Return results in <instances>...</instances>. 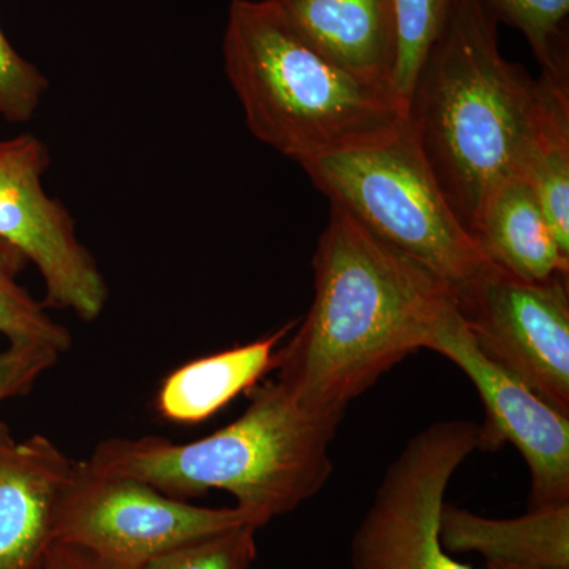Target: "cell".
<instances>
[{
    "label": "cell",
    "mask_w": 569,
    "mask_h": 569,
    "mask_svg": "<svg viewBox=\"0 0 569 569\" xmlns=\"http://www.w3.org/2000/svg\"><path fill=\"white\" fill-rule=\"evenodd\" d=\"M309 312L276 351V381L299 406L347 411L458 313L456 288L331 206L312 260Z\"/></svg>",
    "instance_id": "cell-1"
},
{
    "label": "cell",
    "mask_w": 569,
    "mask_h": 569,
    "mask_svg": "<svg viewBox=\"0 0 569 569\" xmlns=\"http://www.w3.org/2000/svg\"><path fill=\"white\" fill-rule=\"evenodd\" d=\"M498 22L456 0L407 100L408 129L468 231L512 176L529 137L538 81L503 58Z\"/></svg>",
    "instance_id": "cell-2"
},
{
    "label": "cell",
    "mask_w": 569,
    "mask_h": 569,
    "mask_svg": "<svg viewBox=\"0 0 569 569\" xmlns=\"http://www.w3.org/2000/svg\"><path fill=\"white\" fill-rule=\"evenodd\" d=\"M247 397L244 413L211 436L189 443L110 438L86 462L176 500L223 490L261 529L325 488L335 471L331 445L346 411L309 410L276 380L260 381Z\"/></svg>",
    "instance_id": "cell-3"
},
{
    "label": "cell",
    "mask_w": 569,
    "mask_h": 569,
    "mask_svg": "<svg viewBox=\"0 0 569 569\" xmlns=\"http://www.w3.org/2000/svg\"><path fill=\"white\" fill-rule=\"evenodd\" d=\"M223 67L247 127L299 167L366 148L407 122V104L309 43L272 0H233Z\"/></svg>",
    "instance_id": "cell-4"
},
{
    "label": "cell",
    "mask_w": 569,
    "mask_h": 569,
    "mask_svg": "<svg viewBox=\"0 0 569 569\" xmlns=\"http://www.w3.org/2000/svg\"><path fill=\"white\" fill-rule=\"evenodd\" d=\"M301 168L331 206L452 287L492 264L452 211L407 122L376 144Z\"/></svg>",
    "instance_id": "cell-5"
},
{
    "label": "cell",
    "mask_w": 569,
    "mask_h": 569,
    "mask_svg": "<svg viewBox=\"0 0 569 569\" xmlns=\"http://www.w3.org/2000/svg\"><path fill=\"white\" fill-rule=\"evenodd\" d=\"M481 445V426L445 419L415 433L389 463L350 542L351 569H473L440 538L456 471Z\"/></svg>",
    "instance_id": "cell-6"
},
{
    "label": "cell",
    "mask_w": 569,
    "mask_h": 569,
    "mask_svg": "<svg viewBox=\"0 0 569 569\" xmlns=\"http://www.w3.org/2000/svg\"><path fill=\"white\" fill-rule=\"evenodd\" d=\"M253 526L241 508L194 507L130 477L74 462L54 520V541L73 546L108 569H144L179 546Z\"/></svg>",
    "instance_id": "cell-7"
},
{
    "label": "cell",
    "mask_w": 569,
    "mask_h": 569,
    "mask_svg": "<svg viewBox=\"0 0 569 569\" xmlns=\"http://www.w3.org/2000/svg\"><path fill=\"white\" fill-rule=\"evenodd\" d=\"M456 296L478 350L569 417V276L535 282L492 263Z\"/></svg>",
    "instance_id": "cell-8"
},
{
    "label": "cell",
    "mask_w": 569,
    "mask_h": 569,
    "mask_svg": "<svg viewBox=\"0 0 569 569\" xmlns=\"http://www.w3.org/2000/svg\"><path fill=\"white\" fill-rule=\"evenodd\" d=\"M50 164V149L36 134L0 137V239L39 269L47 309L93 321L102 316L110 290L69 209L44 190Z\"/></svg>",
    "instance_id": "cell-9"
},
{
    "label": "cell",
    "mask_w": 569,
    "mask_h": 569,
    "mask_svg": "<svg viewBox=\"0 0 569 569\" xmlns=\"http://www.w3.org/2000/svg\"><path fill=\"white\" fill-rule=\"evenodd\" d=\"M429 351L466 373L481 397V451L512 445L530 470L529 511L569 505V417L511 373L489 361L458 313L438 331Z\"/></svg>",
    "instance_id": "cell-10"
},
{
    "label": "cell",
    "mask_w": 569,
    "mask_h": 569,
    "mask_svg": "<svg viewBox=\"0 0 569 569\" xmlns=\"http://www.w3.org/2000/svg\"><path fill=\"white\" fill-rule=\"evenodd\" d=\"M73 468L50 438L17 440L0 421V569H43Z\"/></svg>",
    "instance_id": "cell-11"
},
{
    "label": "cell",
    "mask_w": 569,
    "mask_h": 569,
    "mask_svg": "<svg viewBox=\"0 0 569 569\" xmlns=\"http://www.w3.org/2000/svg\"><path fill=\"white\" fill-rule=\"evenodd\" d=\"M296 31L370 84L392 91L391 0H272Z\"/></svg>",
    "instance_id": "cell-12"
},
{
    "label": "cell",
    "mask_w": 569,
    "mask_h": 569,
    "mask_svg": "<svg viewBox=\"0 0 569 569\" xmlns=\"http://www.w3.org/2000/svg\"><path fill=\"white\" fill-rule=\"evenodd\" d=\"M471 234L486 257L509 274L535 282L569 276V253L522 176H512L490 194Z\"/></svg>",
    "instance_id": "cell-13"
},
{
    "label": "cell",
    "mask_w": 569,
    "mask_h": 569,
    "mask_svg": "<svg viewBox=\"0 0 569 569\" xmlns=\"http://www.w3.org/2000/svg\"><path fill=\"white\" fill-rule=\"evenodd\" d=\"M290 321L263 339L194 359L173 370L156 396V410L174 425H200L247 395L276 367V351L293 331Z\"/></svg>",
    "instance_id": "cell-14"
},
{
    "label": "cell",
    "mask_w": 569,
    "mask_h": 569,
    "mask_svg": "<svg viewBox=\"0 0 569 569\" xmlns=\"http://www.w3.org/2000/svg\"><path fill=\"white\" fill-rule=\"evenodd\" d=\"M440 538L449 553H478L493 563L569 569V505L493 519L445 503Z\"/></svg>",
    "instance_id": "cell-15"
},
{
    "label": "cell",
    "mask_w": 569,
    "mask_h": 569,
    "mask_svg": "<svg viewBox=\"0 0 569 569\" xmlns=\"http://www.w3.org/2000/svg\"><path fill=\"white\" fill-rule=\"evenodd\" d=\"M537 107L519 162L545 209L561 249L569 253V77L542 73Z\"/></svg>",
    "instance_id": "cell-16"
},
{
    "label": "cell",
    "mask_w": 569,
    "mask_h": 569,
    "mask_svg": "<svg viewBox=\"0 0 569 569\" xmlns=\"http://www.w3.org/2000/svg\"><path fill=\"white\" fill-rule=\"evenodd\" d=\"M28 264L20 249L0 239V336L9 346L44 347L67 353L71 347L69 329L52 320L43 302L20 283Z\"/></svg>",
    "instance_id": "cell-17"
},
{
    "label": "cell",
    "mask_w": 569,
    "mask_h": 569,
    "mask_svg": "<svg viewBox=\"0 0 569 569\" xmlns=\"http://www.w3.org/2000/svg\"><path fill=\"white\" fill-rule=\"evenodd\" d=\"M498 24L529 41L542 73L569 77V0H478Z\"/></svg>",
    "instance_id": "cell-18"
},
{
    "label": "cell",
    "mask_w": 569,
    "mask_h": 569,
    "mask_svg": "<svg viewBox=\"0 0 569 569\" xmlns=\"http://www.w3.org/2000/svg\"><path fill=\"white\" fill-rule=\"evenodd\" d=\"M456 0H391L395 67L391 86L407 104L427 54L443 32Z\"/></svg>",
    "instance_id": "cell-19"
},
{
    "label": "cell",
    "mask_w": 569,
    "mask_h": 569,
    "mask_svg": "<svg viewBox=\"0 0 569 569\" xmlns=\"http://www.w3.org/2000/svg\"><path fill=\"white\" fill-rule=\"evenodd\" d=\"M257 527L239 526L194 539L153 559L144 569H252Z\"/></svg>",
    "instance_id": "cell-20"
},
{
    "label": "cell",
    "mask_w": 569,
    "mask_h": 569,
    "mask_svg": "<svg viewBox=\"0 0 569 569\" xmlns=\"http://www.w3.org/2000/svg\"><path fill=\"white\" fill-rule=\"evenodd\" d=\"M47 91L44 74L11 47L0 29V116L9 122H28Z\"/></svg>",
    "instance_id": "cell-21"
},
{
    "label": "cell",
    "mask_w": 569,
    "mask_h": 569,
    "mask_svg": "<svg viewBox=\"0 0 569 569\" xmlns=\"http://www.w3.org/2000/svg\"><path fill=\"white\" fill-rule=\"evenodd\" d=\"M61 356L58 351L44 347L0 348V403L29 395L37 380L52 369Z\"/></svg>",
    "instance_id": "cell-22"
},
{
    "label": "cell",
    "mask_w": 569,
    "mask_h": 569,
    "mask_svg": "<svg viewBox=\"0 0 569 569\" xmlns=\"http://www.w3.org/2000/svg\"><path fill=\"white\" fill-rule=\"evenodd\" d=\"M43 569H108L81 549L54 541L47 553Z\"/></svg>",
    "instance_id": "cell-23"
},
{
    "label": "cell",
    "mask_w": 569,
    "mask_h": 569,
    "mask_svg": "<svg viewBox=\"0 0 569 569\" xmlns=\"http://www.w3.org/2000/svg\"><path fill=\"white\" fill-rule=\"evenodd\" d=\"M486 569H533V568L518 567V565L493 563V561H486Z\"/></svg>",
    "instance_id": "cell-24"
}]
</instances>
